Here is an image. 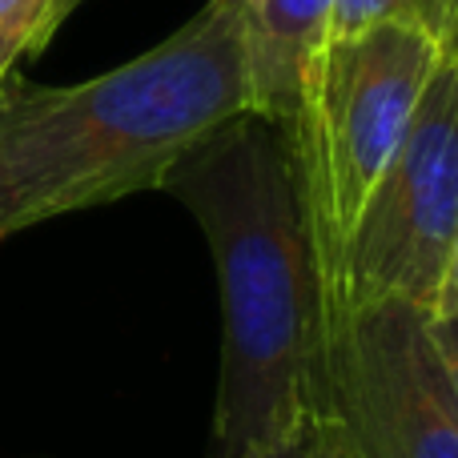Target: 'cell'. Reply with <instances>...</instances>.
I'll list each match as a JSON object with an SVG mask.
<instances>
[{
	"mask_svg": "<svg viewBox=\"0 0 458 458\" xmlns=\"http://www.w3.org/2000/svg\"><path fill=\"white\" fill-rule=\"evenodd\" d=\"M161 190L209 242L222 285L217 458L277 454L330 419L326 282L290 129L250 109L182 153Z\"/></svg>",
	"mask_w": 458,
	"mask_h": 458,
	"instance_id": "obj_1",
	"label": "cell"
},
{
	"mask_svg": "<svg viewBox=\"0 0 458 458\" xmlns=\"http://www.w3.org/2000/svg\"><path fill=\"white\" fill-rule=\"evenodd\" d=\"M253 109L250 4L209 0L161 45L81 85L0 77V242L161 190L206 133Z\"/></svg>",
	"mask_w": 458,
	"mask_h": 458,
	"instance_id": "obj_2",
	"label": "cell"
},
{
	"mask_svg": "<svg viewBox=\"0 0 458 458\" xmlns=\"http://www.w3.org/2000/svg\"><path fill=\"white\" fill-rule=\"evenodd\" d=\"M446 53V32L419 16L374 21L314 48L298 89L290 141L314 225L322 282L366 193L403 145Z\"/></svg>",
	"mask_w": 458,
	"mask_h": 458,
	"instance_id": "obj_3",
	"label": "cell"
},
{
	"mask_svg": "<svg viewBox=\"0 0 458 458\" xmlns=\"http://www.w3.org/2000/svg\"><path fill=\"white\" fill-rule=\"evenodd\" d=\"M458 233V61L446 48L411 129L326 277V322L374 301L430 310Z\"/></svg>",
	"mask_w": 458,
	"mask_h": 458,
	"instance_id": "obj_4",
	"label": "cell"
},
{
	"mask_svg": "<svg viewBox=\"0 0 458 458\" xmlns=\"http://www.w3.org/2000/svg\"><path fill=\"white\" fill-rule=\"evenodd\" d=\"M330 419L362 458H458V390L430 310L374 301L326 322Z\"/></svg>",
	"mask_w": 458,
	"mask_h": 458,
	"instance_id": "obj_5",
	"label": "cell"
},
{
	"mask_svg": "<svg viewBox=\"0 0 458 458\" xmlns=\"http://www.w3.org/2000/svg\"><path fill=\"white\" fill-rule=\"evenodd\" d=\"M334 0H258L250 8L253 109L290 125L314 48L326 40Z\"/></svg>",
	"mask_w": 458,
	"mask_h": 458,
	"instance_id": "obj_6",
	"label": "cell"
},
{
	"mask_svg": "<svg viewBox=\"0 0 458 458\" xmlns=\"http://www.w3.org/2000/svg\"><path fill=\"white\" fill-rule=\"evenodd\" d=\"M53 0H0V77L16 72L24 56H37L53 40Z\"/></svg>",
	"mask_w": 458,
	"mask_h": 458,
	"instance_id": "obj_7",
	"label": "cell"
},
{
	"mask_svg": "<svg viewBox=\"0 0 458 458\" xmlns=\"http://www.w3.org/2000/svg\"><path fill=\"white\" fill-rule=\"evenodd\" d=\"M451 13L454 0H334L326 37H346V32H358L374 21H390V16H419V21L446 32Z\"/></svg>",
	"mask_w": 458,
	"mask_h": 458,
	"instance_id": "obj_8",
	"label": "cell"
},
{
	"mask_svg": "<svg viewBox=\"0 0 458 458\" xmlns=\"http://www.w3.org/2000/svg\"><path fill=\"white\" fill-rule=\"evenodd\" d=\"M301 458H362V454L354 451V443L338 427V419H318L310 427L306 443H301Z\"/></svg>",
	"mask_w": 458,
	"mask_h": 458,
	"instance_id": "obj_9",
	"label": "cell"
},
{
	"mask_svg": "<svg viewBox=\"0 0 458 458\" xmlns=\"http://www.w3.org/2000/svg\"><path fill=\"white\" fill-rule=\"evenodd\" d=\"M430 314L458 322V233H454V245H451V258H446L443 282H438V293H435V301H430Z\"/></svg>",
	"mask_w": 458,
	"mask_h": 458,
	"instance_id": "obj_10",
	"label": "cell"
},
{
	"mask_svg": "<svg viewBox=\"0 0 458 458\" xmlns=\"http://www.w3.org/2000/svg\"><path fill=\"white\" fill-rule=\"evenodd\" d=\"M430 334H435L438 350H443L446 370H451L454 390H458V322H451V318H435V314H430Z\"/></svg>",
	"mask_w": 458,
	"mask_h": 458,
	"instance_id": "obj_11",
	"label": "cell"
},
{
	"mask_svg": "<svg viewBox=\"0 0 458 458\" xmlns=\"http://www.w3.org/2000/svg\"><path fill=\"white\" fill-rule=\"evenodd\" d=\"M81 4H85V0H53V8H48V24H53V32L61 29V24L69 21V16L77 13Z\"/></svg>",
	"mask_w": 458,
	"mask_h": 458,
	"instance_id": "obj_12",
	"label": "cell"
},
{
	"mask_svg": "<svg viewBox=\"0 0 458 458\" xmlns=\"http://www.w3.org/2000/svg\"><path fill=\"white\" fill-rule=\"evenodd\" d=\"M446 48L454 53V61H458V0H454V13H451V21H446Z\"/></svg>",
	"mask_w": 458,
	"mask_h": 458,
	"instance_id": "obj_13",
	"label": "cell"
},
{
	"mask_svg": "<svg viewBox=\"0 0 458 458\" xmlns=\"http://www.w3.org/2000/svg\"><path fill=\"white\" fill-rule=\"evenodd\" d=\"M245 458H301V446H293V451H277V454H245Z\"/></svg>",
	"mask_w": 458,
	"mask_h": 458,
	"instance_id": "obj_14",
	"label": "cell"
},
{
	"mask_svg": "<svg viewBox=\"0 0 458 458\" xmlns=\"http://www.w3.org/2000/svg\"><path fill=\"white\" fill-rule=\"evenodd\" d=\"M245 4H250V8H253V4H258V0H245Z\"/></svg>",
	"mask_w": 458,
	"mask_h": 458,
	"instance_id": "obj_15",
	"label": "cell"
}]
</instances>
